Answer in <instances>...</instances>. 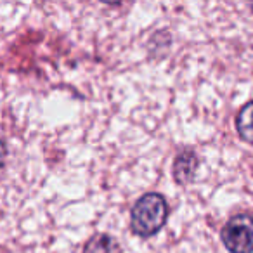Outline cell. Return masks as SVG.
I'll list each match as a JSON object with an SVG mask.
<instances>
[{
  "label": "cell",
  "instance_id": "6da1fadb",
  "mask_svg": "<svg viewBox=\"0 0 253 253\" xmlns=\"http://www.w3.org/2000/svg\"><path fill=\"white\" fill-rule=\"evenodd\" d=\"M169 218V203L162 194L148 193L132 208V229L142 238L156 234Z\"/></svg>",
  "mask_w": 253,
  "mask_h": 253
},
{
  "label": "cell",
  "instance_id": "7a4b0ae2",
  "mask_svg": "<svg viewBox=\"0 0 253 253\" xmlns=\"http://www.w3.org/2000/svg\"><path fill=\"white\" fill-rule=\"evenodd\" d=\"M222 243L231 253H253V217L241 213L222 229Z\"/></svg>",
  "mask_w": 253,
  "mask_h": 253
},
{
  "label": "cell",
  "instance_id": "3957f363",
  "mask_svg": "<svg viewBox=\"0 0 253 253\" xmlns=\"http://www.w3.org/2000/svg\"><path fill=\"white\" fill-rule=\"evenodd\" d=\"M198 158L191 149L180 151L173 162V177L179 184H189L196 175Z\"/></svg>",
  "mask_w": 253,
  "mask_h": 253
},
{
  "label": "cell",
  "instance_id": "277c9868",
  "mask_svg": "<svg viewBox=\"0 0 253 253\" xmlns=\"http://www.w3.org/2000/svg\"><path fill=\"white\" fill-rule=\"evenodd\" d=\"M236 128L243 141L253 144V101L246 102L236 116Z\"/></svg>",
  "mask_w": 253,
  "mask_h": 253
},
{
  "label": "cell",
  "instance_id": "5b68a950",
  "mask_svg": "<svg viewBox=\"0 0 253 253\" xmlns=\"http://www.w3.org/2000/svg\"><path fill=\"white\" fill-rule=\"evenodd\" d=\"M84 253H122V248L111 236L95 234L85 245Z\"/></svg>",
  "mask_w": 253,
  "mask_h": 253
},
{
  "label": "cell",
  "instance_id": "8992f818",
  "mask_svg": "<svg viewBox=\"0 0 253 253\" xmlns=\"http://www.w3.org/2000/svg\"><path fill=\"white\" fill-rule=\"evenodd\" d=\"M5 158H7V146H5L4 141H0V172L5 167Z\"/></svg>",
  "mask_w": 253,
  "mask_h": 253
}]
</instances>
